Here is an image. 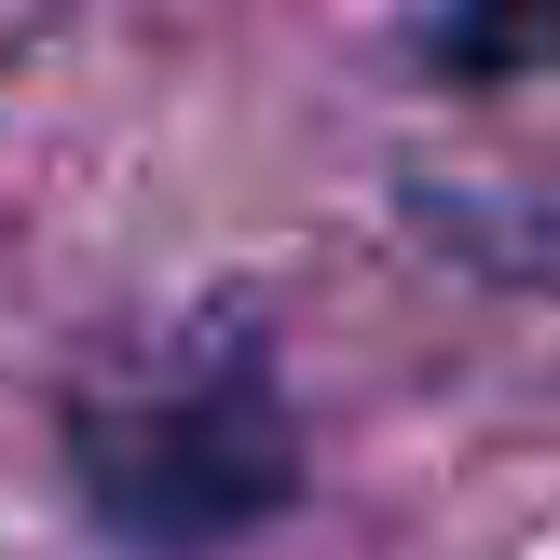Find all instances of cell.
<instances>
[{
	"label": "cell",
	"instance_id": "cell-1",
	"mask_svg": "<svg viewBox=\"0 0 560 560\" xmlns=\"http://www.w3.org/2000/svg\"><path fill=\"white\" fill-rule=\"evenodd\" d=\"M69 492L109 560H219L260 520L301 506V424L273 370H206L164 397H96L69 410Z\"/></svg>",
	"mask_w": 560,
	"mask_h": 560
},
{
	"label": "cell",
	"instance_id": "cell-2",
	"mask_svg": "<svg viewBox=\"0 0 560 560\" xmlns=\"http://www.w3.org/2000/svg\"><path fill=\"white\" fill-rule=\"evenodd\" d=\"M438 69H452V82L560 69V0H452V14H438Z\"/></svg>",
	"mask_w": 560,
	"mask_h": 560
}]
</instances>
